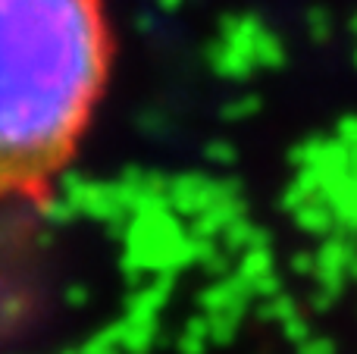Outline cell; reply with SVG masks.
I'll return each mask as SVG.
<instances>
[{
    "instance_id": "cell-1",
    "label": "cell",
    "mask_w": 357,
    "mask_h": 354,
    "mask_svg": "<svg viewBox=\"0 0 357 354\" xmlns=\"http://www.w3.org/2000/svg\"><path fill=\"white\" fill-rule=\"evenodd\" d=\"M110 75L104 0H0V204L73 163Z\"/></svg>"
}]
</instances>
